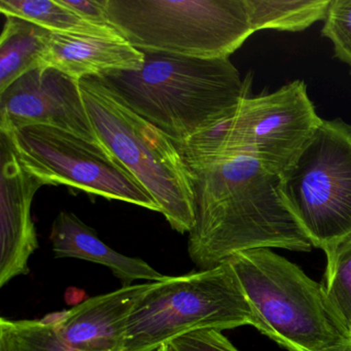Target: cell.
Returning <instances> with one entry per match:
<instances>
[{"label": "cell", "instance_id": "cell-1", "mask_svg": "<svg viewBox=\"0 0 351 351\" xmlns=\"http://www.w3.org/2000/svg\"><path fill=\"white\" fill-rule=\"evenodd\" d=\"M188 166L194 226L188 252L199 270L258 248L310 252L313 247L283 202L279 176L245 156Z\"/></svg>", "mask_w": 351, "mask_h": 351}, {"label": "cell", "instance_id": "cell-2", "mask_svg": "<svg viewBox=\"0 0 351 351\" xmlns=\"http://www.w3.org/2000/svg\"><path fill=\"white\" fill-rule=\"evenodd\" d=\"M139 71L95 77L176 145L192 138L247 97L229 58L143 52Z\"/></svg>", "mask_w": 351, "mask_h": 351}, {"label": "cell", "instance_id": "cell-3", "mask_svg": "<svg viewBox=\"0 0 351 351\" xmlns=\"http://www.w3.org/2000/svg\"><path fill=\"white\" fill-rule=\"evenodd\" d=\"M252 326L271 332L250 305L229 262L153 282L130 312L123 351H158L189 332Z\"/></svg>", "mask_w": 351, "mask_h": 351}, {"label": "cell", "instance_id": "cell-4", "mask_svg": "<svg viewBox=\"0 0 351 351\" xmlns=\"http://www.w3.org/2000/svg\"><path fill=\"white\" fill-rule=\"evenodd\" d=\"M303 81L246 97L217 122L176 145L186 165L245 156L281 176L322 123Z\"/></svg>", "mask_w": 351, "mask_h": 351}, {"label": "cell", "instance_id": "cell-5", "mask_svg": "<svg viewBox=\"0 0 351 351\" xmlns=\"http://www.w3.org/2000/svg\"><path fill=\"white\" fill-rule=\"evenodd\" d=\"M100 143L134 176L178 233L194 226V193L188 166L176 143L133 112L95 77L80 81Z\"/></svg>", "mask_w": 351, "mask_h": 351}, {"label": "cell", "instance_id": "cell-6", "mask_svg": "<svg viewBox=\"0 0 351 351\" xmlns=\"http://www.w3.org/2000/svg\"><path fill=\"white\" fill-rule=\"evenodd\" d=\"M108 15L141 52L229 58L254 34L246 0H108Z\"/></svg>", "mask_w": 351, "mask_h": 351}, {"label": "cell", "instance_id": "cell-7", "mask_svg": "<svg viewBox=\"0 0 351 351\" xmlns=\"http://www.w3.org/2000/svg\"><path fill=\"white\" fill-rule=\"evenodd\" d=\"M271 340L289 351H322L348 337L332 314L322 283L269 248L228 260Z\"/></svg>", "mask_w": 351, "mask_h": 351}, {"label": "cell", "instance_id": "cell-8", "mask_svg": "<svg viewBox=\"0 0 351 351\" xmlns=\"http://www.w3.org/2000/svg\"><path fill=\"white\" fill-rule=\"evenodd\" d=\"M279 191L313 247L328 260L351 234V127L341 120H322L279 176Z\"/></svg>", "mask_w": 351, "mask_h": 351}, {"label": "cell", "instance_id": "cell-9", "mask_svg": "<svg viewBox=\"0 0 351 351\" xmlns=\"http://www.w3.org/2000/svg\"><path fill=\"white\" fill-rule=\"evenodd\" d=\"M1 134L24 169L46 186L63 184L160 213L157 203L104 145L48 126Z\"/></svg>", "mask_w": 351, "mask_h": 351}, {"label": "cell", "instance_id": "cell-10", "mask_svg": "<svg viewBox=\"0 0 351 351\" xmlns=\"http://www.w3.org/2000/svg\"><path fill=\"white\" fill-rule=\"evenodd\" d=\"M30 126L54 127L101 145L80 82L53 67L32 69L0 93V133Z\"/></svg>", "mask_w": 351, "mask_h": 351}, {"label": "cell", "instance_id": "cell-11", "mask_svg": "<svg viewBox=\"0 0 351 351\" xmlns=\"http://www.w3.org/2000/svg\"><path fill=\"white\" fill-rule=\"evenodd\" d=\"M1 134V133H0ZM43 180L30 174L1 134L0 171V287L29 273L28 262L38 248L32 217L34 195Z\"/></svg>", "mask_w": 351, "mask_h": 351}, {"label": "cell", "instance_id": "cell-12", "mask_svg": "<svg viewBox=\"0 0 351 351\" xmlns=\"http://www.w3.org/2000/svg\"><path fill=\"white\" fill-rule=\"evenodd\" d=\"M145 55L116 28L85 32H51L40 67H53L77 81L118 71H139Z\"/></svg>", "mask_w": 351, "mask_h": 351}, {"label": "cell", "instance_id": "cell-13", "mask_svg": "<svg viewBox=\"0 0 351 351\" xmlns=\"http://www.w3.org/2000/svg\"><path fill=\"white\" fill-rule=\"evenodd\" d=\"M152 285L123 287L57 313L61 334L77 351H123L130 312Z\"/></svg>", "mask_w": 351, "mask_h": 351}, {"label": "cell", "instance_id": "cell-14", "mask_svg": "<svg viewBox=\"0 0 351 351\" xmlns=\"http://www.w3.org/2000/svg\"><path fill=\"white\" fill-rule=\"evenodd\" d=\"M50 240L56 258H79L106 266L123 287H130L137 280L158 282L167 277L143 258H131L112 250L98 237L95 230L69 211H61L53 221Z\"/></svg>", "mask_w": 351, "mask_h": 351}, {"label": "cell", "instance_id": "cell-15", "mask_svg": "<svg viewBox=\"0 0 351 351\" xmlns=\"http://www.w3.org/2000/svg\"><path fill=\"white\" fill-rule=\"evenodd\" d=\"M51 32L15 17H5L0 38V93L40 66Z\"/></svg>", "mask_w": 351, "mask_h": 351}, {"label": "cell", "instance_id": "cell-16", "mask_svg": "<svg viewBox=\"0 0 351 351\" xmlns=\"http://www.w3.org/2000/svg\"><path fill=\"white\" fill-rule=\"evenodd\" d=\"M254 32H299L326 19L330 0H246Z\"/></svg>", "mask_w": 351, "mask_h": 351}, {"label": "cell", "instance_id": "cell-17", "mask_svg": "<svg viewBox=\"0 0 351 351\" xmlns=\"http://www.w3.org/2000/svg\"><path fill=\"white\" fill-rule=\"evenodd\" d=\"M0 351H77L65 340L57 313L40 320L0 318Z\"/></svg>", "mask_w": 351, "mask_h": 351}, {"label": "cell", "instance_id": "cell-18", "mask_svg": "<svg viewBox=\"0 0 351 351\" xmlns=\"http://www.w3.org/2000/svg\"><path fill=\"white\" fill-rule=\"evenodd\" d=\"M0 11L5 17L19 18L49 32H85L108 29L86 23L63 7L58 0H0Z\"/></svg>", "mask_w": 351, "mask_h": 351}, {"label": "cell", "instance_id": "cell-19", "mask_svg": "<svg viewBox=\"0 0 351 351\" xmlns=\"http://www.w3.org/2000/svg\"><path fill=\"white\" fill-rule=\"evenodd\" d=\"M322 285L332 314L351 339V234L337 245L332 256L326 260Z\"/></svg>", "mask_w": 351, "mask_h": 351}, {"label": "cell", "instance_id": "cell-20", "mask_svg": "<svg viewBox=\"0 0 351 351\" xmlns=\"http://www.w3.org/2000/svg\"><path fill=\"white\" fill-rule=\"evenodd\" d=\"M322 34L332 42L337 58L351 67V0H330Z\"/></svg>", "mask_w": 351, "mask_h": 351}, {"label": "cell", "instance_id": "cell-21", "mask_svg": "<svg viewBox=\"0 0 351 351\" xmlns=\"http://www.w3.org/2000/svg\"><path fill=\"white\" fill-rule=\"evenodd\" d=\"M176 351H240L215 330H201L189 332L170 343Z\"/></svg>", "mask_w": 351, "mask_h": 351}, {"label": "cell", "instance_id": "cell-22", "mask_svg": "<svg viewBox=\"0 0 351 351\" xmlns=\"http://www.w3.org/2000/svg\"><path fill=\"white\" fill-rule=\"evenodd\" d=\"M63 7L96 27H114L108 19V0H58Z\"/></svg>", "mask_w": 351, "mask_h": 351}, {"label": "cell", "instance_id": "cell-23", "mask_svg": "<svg viewBox=\"0 0 351 351\" xmlns=\"http://www.w3.org/2000/svg\"><path fill=\"white\" fill-rule=\"evenodd\" d=\"M322 351H351V339H346L342 342L326 347Z\"/></svg>", "mask_w": 351, "mask_h": 351}, {"label": "cell", "instance_id": "cell-24", "mask_svg": "<svg viewBox=\"0 0 351 351\" xmlns=\"http://www.w3.org/2000/svg\"><path fill=\"white\" fill-rule=\"evenodd\" d=\"M158 351H176L173 349V347L171 346L170 344H166L163 345V346L160 347L159 349H158Z\"/></svg>", "mask_w": 351, "mask_h": 351}]
</instances>
